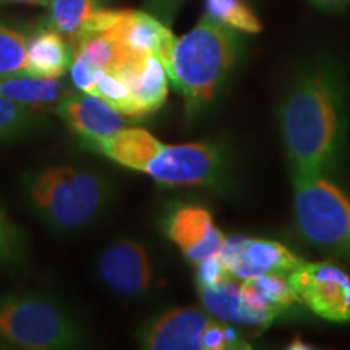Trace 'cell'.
I'll return each mask as SVG.
<instances>
[{"instance_id": "obj_1", "label": "cell", "mask_w": 350, "mask_h": 350, "mask_svg": "<svg viewBox=\"0 0 350 350\" xmlns=\"http://www.w3.org/2000/svg\"><path fill=\"white\" fill-rule=\"evenodd\" d=\"M342 94L336 80L314 73L301 80L281 109V130L292 177L325 174L342 142Z\"/></svg>"}, {"instance_id": "obj_2", "label": "cell", "mask_w": 350, "mask_h": 350, "mask_svg": "<svg viewBox=\"0 0 350 350\" xmlns=\"http://www.w3.org/2000/svg\"><path fill=\"white\" fill-rule=\"evenodd\" d=\"M86 148L165 187L216 185L224 167L221 152L213 144H167L139 126H125Z\"/></svg>"}, {"instance_id": "obj_3", "label": "cell", "mask_w": 350, "mask_h": 350, "mask_svg": "<svg viewBox=\"0 0 350 350\" xmlns=\"http://www.w3.org/2000/svg\"><path fill=\"white\" fill-rule=\"evenodd\" d=\"M23 188L34 213L57 232L85 229L112 200V183L104 174L73 165H52L28 174Z\"/></svg>"}, {"instance_id": "obj_4", "label": "cell", "mask_w": 350, "mask_h": 350, "mask_svg": "<svg viewBox=\"0 0 350 350\" xmlns=\"http://www.w3.org/2000/svg\"><path fill=\"white\" fill-rule=\"evenodd\" d=\"M237 36L229 26L204 16L191 31L175 39L169 80L185 99L188 113L208 106L237 59Z\"/></svg>"}, {"instance_id": "obj_5", "label": "cell", "mask_w": 350, "mask_h": 350, "mask_svg": "<svg viewBox=\"0 0 350 350\" xmlns=\"http://www.w3.org/2000/svg\"><path fill=\"white\" fill-rule=\"evenodd\" d=\"M0 339L20 349L62 350L80 347L85 332L57 301L15 292L0 297Z\"/></svg>"}, {"instance_id": "obj_6", "label": "cell", "mask_w": 350, "mask_h": 350, "mask_svg": "<svg viewBox=\"0 0 350 350\" xmlns=\"http://www.w3.org/2000/svg\"><path fill=\"white\" fill-rule=\"evenodd\" d=\"M292 178L295 219L301 235L319 247L350 252V200L323 174Z\"/></svg>"}, {"instance_id": "obj_7", "label": "cell", "mask_w": 350, "mask_h": 350, "mask_svg": "<svg viewBox=\"0 0 350 350\" xmlns=\"http://www.w3.org/2000/svg\"><path fill=\"white\" fill-rule=\"evenodd\" d=\"M287 278L300 304L317 317L334 323L350 321V275L339 266L301 261Z\"/></svg>"}, {"instance_id": "obj_8", "label": "cell", "mask_w": 350, "mask_h": 350, "mask_svg": "<svg viewBox=\"0 0 350 350\" xmlns=\"http://www.w3.org/2000/svg\"><path fill=\"white\" fill-rule=\"evenodd\" d=\"M232 278L237 281L265 274H288L301 261L286 245L266 239L226 237L219 252Z\"/></svg>"}, {"instance_id": "obj_9", "label": "cell", "mask_w": 350, "mask_h": 350, "mask_svg": "<svg viewBox=\"0 0 350 350\" xmlns=\"http://www.w3.org/2000/svg\"><path fill=\"white\" fill-rule=\"evenodd\" d=\"M98 273L104 286L117 295L138 297L152 284V265L146 248L131 239H120L100 253Z\"/></svg>"}, {"instance_id": "obj_10", "label": "cell", "mask_w": 350, "mask_h": 350, "mask_svg": "<svg viewBox=\"0 0 350 350\" xmlns=\"http://www.w3.org/2000/svg\"><path fill=\"white\" fill-rule=\"evenodd\" d=\"M165 234L191 265L217 255L226 235L214 224L211 213L195 204H180L165 217Z\"/></svg>"}, {"instance_id": "obj_11", "label": "cell", "mask_w": 350, "mask_h": 350, "mask_svg": "<svg viewBox=\"0 0 350 350\" xmlns=\"http://www.w3.org/2000/svg\"><path fill=\"white\" fill-rule=\"evenodd\" d=\"M213 317L187 306L165 312L142 327L139 345L150 350H203V338Z\"/></svg>"}, {"instance_id": "obj_12", "label": "cell", "mask_w": 350, "mask_h": 350, "mask_svg": "<svg viewBox=\"0 0 350 350\" xmlns=\"http://www.w3.org/2000/svg\"><path fill=\"white\" fill-rule=\"evenodd\" d=\"M85 144L112 137L126 126V116L93 94H67L54 109Z\"/></svg>"}, {"instance_id": "obj_13", "label": "cell", "mask_w": 350, "mask_h": 350, "mask_svg": "<svg viewBox=\"0 0 350 350\" xmlns=\"http://www.w3.org/2000/svg\"><path fill=\"white\" fill-rule=\"evenodd\" d=\"M104 34L120 42L133 54L156 55L164 67L169 62L175 38L169 28L154 16L135 10H117V16Z\"/></svg>"}, {"instance_id": "obj_14", "label": "cell", "mask_w": 350, "mask_h": 350, "mask_svg": "<svg viewBox=\"0 0 350 350\" xmlns=\"http://www.w3.org/2000/svg\"><path fill=\"white\" fill-rule=\"evenodd\" d=\"M129 86L139 117L159 111L167 99L169 75L164 64L151 54H133L116 72Z\"/></svg>"}, {"instance_id": "obj_15", "label": "cell", "mask_w": 350, "mask_h": 350, "mask_svg": "<svg viewBox=\"0 0 350 350\" xmlns=\"http://www.w3.org/2000/svg\"><path fill=\"white\" fill-rule=\"evenodd\" d=\"M198 295L203 308L213 318L245 329H266L261 319L245 304L240 281L237 279H227L217 286L198 287Z\"/></svg>"}, {"instance_id": "obj_16", "label": "cell", "mask_w": 350, "mask_h": 350, "mask_svg": "<svg viewBox=\"0 0 350 350\" xmlns=\"http://www.w3.org/2000/svg\"><path fill=\"white\" fill-rule=\"evenodd\" d=\"M72 59L67 39L47 26L28 39V75L62 78L68 72Z\"/></svg>"}, {"instance_id": "obj_17", "label": "cell", "mask_w": 350, "mask_h": 350, "mask_svg": "<svg viewBox=\"0 0 350 350\" xmlns=\"http://www.w3.org/2000/svg\"><path fill=\"white\" fill-rule=\"evenodd\" d=\"M70 94L60 78L13 75L0 78V96L23 104L34 111H54L57 104Z\"/></svg>"}, {"instance_id": "obj_18", "label": "cell", "mask_w": 350, "mask_h": 350, "mask_svg": "<svg viewBox=\"0 0 350 350\" xmlns=\"http://www.w3.org/2000/svg\"><path fill=\"white\" fill-rule=\"evenodd\" d=\"M104 0H49L46 26L67 39L73 47L86 38Z\"/></svg>"}, {"instance_id": "obj_19", "label": "cell", "mask_w": 350, "mask_h": 350, "mask_svg": "<svg viewBox=\"0 0 350 350\" xmlns=\"http://www.w3.org/2000/svg\"><path fill=\"white\" fill-rule=\"evenodd\" d=\"M130 55H133V52L126 51L116 39L107 34H98L78 42L72 60L85 65L94 73L98 70L116 72Z\"/></svg>"}, {"instance_id": "obj_20", "label": "cell", "mask_w": 350, "mask_h": 350, "mask_svg": "<svg viewBox=\"0 0 350 350\" xmlns=\"http://www.w3.org/2000/svg\"><path fill=\"white\" fill-rule=\"evenodd\" d=\"M208 18L245 33H260L261 23L243 0H204Z\"/></svg>"}, {"instance_id": "obj_21", "label": "cell", "mask_w": 350, "mask_h": 350, "mask_svg": "<svg viewBox=\"0 0 350 350\" xmlns=\"http://www.w3.org/2000/svg\"><path fill=\"white\" fill-rule=\"evenodd\" d=\"M41 122L39 111L0 96V143L31 133Z\"/></svg>"}, {"instance_id": "obj_22", "label": "cell", "mask_w": 350, "mask_h": 350, "mask_svg": "<svg viewBox=\"0 0 350 350\" xmlns=\"http://www.w3.org/2000/svg\"><path fill=\"white\" fill-rule=\"evenodd\" d=\"M28 75V38L0 25V78Z\"/></svg>"}, {"instance_id": "obj_23", "label": "cell", "mask_w": 350, "mask_h": 350, "mask_svg": "<svg viewBox=\"0 0 350 350\" xmlns=\"http://www.w3.org/2000/svg\"><path fill=\"white\" fill-rule=\"evenodd\" d=\"M93 96L103 99L112 109H116L117 112L124 113L126 117H139L138 107L135 104V99L130 93L129 86L119 77L113 75L112 72L98 70L94 73Z\"/></svg>"}, {"instance_id": "obj_24", "label": "cell", "mask_w": 350, "mask_h": 350, "mask_svg": "<svg viewBox=\"0 0 350 350\" xmlns=\"http://www.w3.org/2000/svg\"><path fill=\"white\" fill-rule=\"evenodd\" d=\"M252 284V287L260 294L262 299L273 305L274 308L281 310L284 313L287 308L300 304L299 297L292 288L286 274H265L260 278L245 279Z\"/></svg>"}, {"instance_id": "obj_25", "label": "cell", "mask_w": 350, "mask_h": 350, "mask_svg": "<svg viewBox=\"0 0 350 350\" xmlns=\"http://www.w3.org/2000/svg\"><path fill=\"white\" fill-rule=\"evenodd\" d=\"M25 255V234L0 204V265L15 262Z\"/></svg>"}, {"instance_id": "obj_26", "label": "cell", "mask_w": 350, "mask_h": 350, "mask_svg": "<svg viewBox=\"0 0 350 350\" xmlns=\"http://www.w3.org/2000/svg\"><path fill=\"white\" fill-rule=\"evenodd\" d=\"M195 279L198 287L217 286V284L224 282L227 279H232L230 271L227 269L226 262L219 253L206 258V260L198 262V265H195Z\"/></svg>"}, {"instance_id": "obj_27", "label": "cell", "mask_w": 350, "mask_h": 350, "mask_svg": "<svg viewBox=\"0 0 350 350\" xmlns=\"http://www.w3.org/2000/svg\"><path fill=\"white\" fill-rule=\"evenodd\" d=\"M312 2L323 10H340L350 5V0H312Z\"/></svg>"}, {"instance_id": "obj_28", "label": "cell", "mask_w": 350, "mask_h": 350, "mask_svg": "<svg viewBox=\"0 0 350 350\" xmlns=\"http://www.w3.org/2000/svg\"><path fill=\"white\" fill-rule=\"evenodd\" d=\"M49 0H0V7L3 5H47Z\"/></svg>"}]
</instances>
